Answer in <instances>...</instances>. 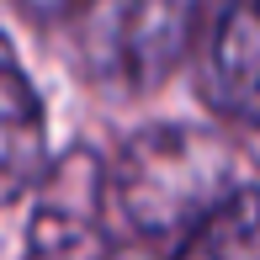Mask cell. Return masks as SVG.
<instances>
[{"label":"cell","mask_w":260,"mask_h":260,"mask_svg":"<svg viewBox=\"0 0 260 260\" xmlns=\"http://www.w3.org/2000/svg\"><path fill=\"white\" fill-rule=\"evenodd\" d=\"M202 90L212 112L239 127H260V0H229L212 27Z\"/></svg>","instance_id":"cell-3"},{"label":"cell","mask_w":260,"mask_h":260,"mask_svg":"<svg viewBox=\"0 0 260 260\" xmlns=\"http://www.w3.org/2000/svg\"><path fill=\"white\" fill-rule=\"evenodd\" d=\"M239 159L197 127H149L127 138L112 175V202L138 239L181 244L229 191H239Z\"/></svg>","instance_id":"cell-1"},{"label":"cell","mask_w":260,"mask_h":260,"mask_svg":"<svg viewBox=\"0 0 260 260\" xmlns=\"http://www.w3.org/2000/svg\"><path fill=\"white\" fill-rule=\"evenodd\" d=\"M106 260H149V255H138V250H122V255H106Z\"/></svg>","instance_id":"cell-6"},{"label":"cell","mask_w":260,"mask_h":260,"mask_svg":"<svg viewBox=\"0 0 260 260\" xmlns=\"http://www.w3.org/2000/svg\"><path fill=\"white\" fill-rule=\"evenodd\" d=\"M48 165V117L16 48L0 38V207L38 186Z\"/></svg>","instance_id":"cell-4"},{"label":"cell","mask_w":260,"mask_h":260,"mask_svg":"<svg viewBox=\"0 0 260 260\" xmlns=\"http://www.w3.org/2000/svg\"><path fill=\"white\" fill-rule=\"evenodd\" d=\"M170 260H260V186H239L175 244Z\"/></svg>","instance_id":"cell-5"},{"label":"cell","mask_w":260,"mask_h":260,"mask_svg":"<svg viewBox=\"0 0 260 260\" xmlns=\"http://www.w3.org/2000/svg\"><path fill=\"white\" fill-rule=\"evenodd\" d=\"M32 21H75L85 27L80 48L90 69L127 85H144L149 75L170 69L181 48L186 0H16Z\"/></svg>","instance_id":"cell-2"}]
</instances>
